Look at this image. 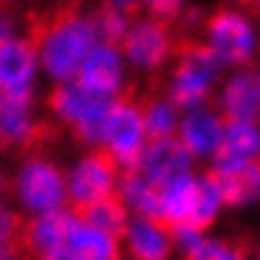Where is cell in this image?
I'll return each mask as SVG.
<instances>
[{
  "label": "cell",
  "mask_w": 260,
  "mask_h": 260,
  "mask_svg": "<svg viewBox=\"0 0 260 260\" xmlns=\"http://www.w3.org/2000/svg\"><path fill=\"white\" fill-rule=\"evenodd\" d=\"M192 166L190 150L181 144L179 137H161L154 141H146L141 154V172L150 183L157 187L166 185L179 174H185Z\"/></svg>",
  "instance_id": "obj_10"
},
{
  "label": "cell",
  "mask_w": 260,
  "mask_h": 260,
  "mask_svg": "<svg viewBox=\"0 0 260 260\" xmlns=\"http://www.w3.org/2000/svg\"><path fill=\"white\" fill-rule=\"evenodd\" d=\"M207 36L218 62L247 64L253 55V34L249 22L236 11L220 9L207 20Z\"/></svg>",
  "instance_id": "obj_7"
},
{
  "label": "cell",
  "mask_w": 260,
  "mask_h": 260,
  "mask_svg": "<svg viewBox=\"0 0 260 260\" xmlns=\"http://www.w3.org/2000/svg\"><path fill=\"white\" fill-rule=\"evenodd\" d=\"M108 3H113L128 20H135L141 14V0H108Z\"/></svg>",
  "instance_id": "obj_27"
},
{
  "label": "cell",
  "mask_w": 260,
  "mask_h": 260,
  "mask_svg": "<svg viewBox=\"0 0 260 260\" xmlns=\"http://www.w3.org/2000/svg\"><path fill=\"white\" fill-rule=\"evenodd\" d=\"M27 27L29 42L40 51L47 73L62 82L73 80L97 42L93 20L80 14V0H60L49 11H34Z\"/></svg>",
  "instance_id": "obj_1"
},
{
  "label": "cell",
  "mask_w": 260,
  "mask_h": 260,
  "mask_svg": "<svg viewBox=\"0 0 260 260\" xmlns=\"http://www.w3.org/2000/svg\"><path fill=\"white\" fill-rule=\"evenodd\" d=\"M0 5H5V0H0Z\"/></svg>",
  "instance_id": "obj_30"
},
{
  "label": "cell",
  "mask_w": 260,
  "mask_h": 260,
  "mask_svg": "<svg viewBox=\"0 0 260 260\" xmlns=\"http://www.w3.org/2000/svg\"><path fill=\"white\" fill-rule=\"evenodd\" d=\"M249 236L230 240H199L187 251V260H249Z\"/></svg>",
  "instance_id": "obj_21"
},
{
  "label": "cell",
  "mask_w": 260,
  "mask_h": 260,
  "mask_svg": "<svg viewBox=\"0 0 260 260\" xmlns=\"http://www.w3.org/2000/svg\"><path fill=\"white\" fill-rule=\"evenodd\" d=\"M199 185L197 179L190 174H179L166 185L159 187V218L154 225H159L168 236H170L172 227L185 223L187 216L192 214V207L197 203Z\"/></svg>",
  "instance_id": "obj_12"
},
{
  "label": "cell",
  "mask_w": 260,
  "mask_h": 260,
  "mask_svg": "<svg viewBox=\"0 0 260 260\" xmlns=\"http://www.w3.org/2000/svg\"><path fill=\"white\" fill-rule=\"evenodd\" d=\"M71 249L80 251L84 258L88 260H121L119 243L115 238L106 236V234L77 223L73 230L69 232L67 240H64Z\"/></svg>",
  "instance_id": "obj_19"
},
{
  "label": "cell",
  "mask_w": 260,
  "mask_h": 260,
  "mask_svg": "<svg viewBox=\"0 0 260 260\" xmlns=\"http://www.w3.org/2000/svg\"><path fill=\"white\" fill-rule=\"evenodd\" d=\"M141 3L148 5L152 18L164 20V22H172L174 18L179 16V9H181L183 0H141Z\"/></svg>",
  "instance_id": "obj_25"
},
{
  "label": "cell",
  "mask_w": 260,
  "mask_h": 260,
  "mask_svg": "<svg viewBox=\"0 0 260 260\" xmlns=\"http://www.w3.org/2000/svg\"><path fill=\"white\" fill-rule=\"evenodd\" d=\"M38 51L29 40H9L0 47V86H27L36 73Z\"/></svg>",
  "instance_id": "obj_17"
},
{
  "label": "cell",
  "mask_w": 260,
  "mask_h": 260,
  "mask_svg": "<svg viewBox=\"0 0 260 260\" xmlns=\"http://www.w3.org/2000/svg\"><path fill=\"white\" fill-rule=\"evenodd\" d=\"M225 133V123L214 110H199L181 123L179 139L192 157H207L216 150Z\"/></svg>",
  "instance_id": "obj_15"
},
{
  "label": "cell",
  "mask_w": 260,
  "mask_h": 260,
  "mask_svg": "<svg viewBox=\"0 0 260 260\" xmlns=\"http://www.w3.org/2000/svg\"><path fill=\"white\" fill-rule=\"evenodd\" d=\"M90 20L95 24L97 38H102L104 44L113 49H121V42L128 34V18L115 7L113 3H102L95 9V14L90 16Z\"/></svg>",
  "instance_id": "obj_22"
},
{
  "label": "cell",
  "mask_w": 260,
  "mask_h": 260,
  "mask_svg": "<svg viewBox=\"0 0 260 260\" xmlns=\"http://www.w3.org/2000/svg\"><path fill=\"white\" fill-rule=\"evenodd\" d=\"M197 185H199V194H197V203L192 207V214L187 216L185 225L194 227L199 234L205 232L207 227L212 225L214 216L218 212V205H220V192H218V183H216V177H214V170H205L201 177L197 179Z\"/></svg>",
  "instance_id": "obj_20"
},
{
  "label": "cell",
  "mask_w": 260,
  "mask_h": 260,
  "mask_svg": "<svg viewBox=\"0 0 260 260\" xmlns=\"http://www.w3.org/2000/svg\"><path fill=\"white\" fill-rule=\"evenodd\" d=\"M77 225L69 210L40 212L38 216L22 225L18 243H20L22 260H42L44 253L67 240L69 232Z\"/></svg>",
  "instance_id": "obj_8"
},
{
  "label": "cell",
  "mask_w": 260,
  "mask_h": 260,
  "mask_svg": "<svg viewBox=\"0 0 260 260\" xmlns=\"http://www.w3.org/2000/svg\"><path fill=\"white\" fill-rule=\"evenodd\" d=\"M77 80L84 88L95 90V93H108L115 95L121 88V60L119 49H113L108 44L93 47L88 55L84 57L75 73Z\"/></svg>",
  "instance_id": "obj_11"
},
{
  "label": "cell",
  "mask_w": 260,
  "mask_h": 260,
  "mask_svg": "<svg viewBox=\"0 0 260 260\" xmlns=\"http://www.w3.org/2000/svg\"><path fill=\"white\" fill-rule=\"evenodd\" d=\"M11 36H14V18L5 9V5H0V47L9 42Z\"/></svg>",
  "instance_id": "obj_26"
},
{
  "label": "cell",
  "mask_w": 260,
  "mask_h": 260,
  "mask_svg": "<svg viewBox=\"0 0 260 260\" xmlns=\"http://www.w3.org/2000/svg\"><path fill=\"white\" fill-rule=\"evenodd\" d=\"M128 253L133 260H166L170 256V236L146 216H135L126 230Z\"/></svg>",
  "instance_id": "obj_16"
},
{
  "label": "cell",
  "mask_w": 260,
  "mask_h": 260,
  "mask_svg": "<svg viewBox=\"0 0 260 260\" xmlns=\"http://www.w3.org/2000/svg\"><path fill=\"white\" fill-rule=\"evenodd\" d=\"M102 144L113 154L119 172L141 170L144 154V119L139 110V95L135 86L119 88L102 121Z\"/></svg>",
  "instance_id": "obj_2"
},
{
  "label": "cell",
  "mask_w": 260,
  "mask_h": 260,
  "mask_svg": "<svg viewBox=\"0 0 260 260\" xmlns=\"http://www.w3.org/2000/svg\"><path fill=\"white\" fill-rule=\"evenodd\" d=\"M31 130H34V121L29 119V110L0 108V150L18 148L24 152Z\"/></svg>",
  "instance_id": "obj_23"
},
{
  "label": "cell",
  "mask_w": 260,
  "mask_h": 260,
  "mask_svg": "<svg viewBox=\"0 0 260 260\" xmlns=\"http://www.w3.org/2000/svg\"><path fill=\"white\" fill-rule=\"evenodd\" d=\"M73 218L77 223L93 227V230L106 234V236L115 238L117 243H121L126 238L128 230V207L121 201L119 192H110L108 197H104L95 203H90L86 207H82L80 212L73 214Z\"/></svg>",
  "instance_id": "obj_14"
},
{
  "label": "cell",
  "mask_w": 260,
  "mask_h": 260,
  "mask_svg": "<svg viewBox=\"0 0 260 260\" xmlns=\"http://www.w3.org/2000/svg\"><path fill=\"white\" fill-rule=\"evenodd\" d=\"M0 260H22V251H20L18 238L0 243Z\"/></svg>",
  "instance_id": "obj_28"
},
{
  "label": "cell",
  "mask_w": 260,
  "mask_h": 260,
  "mask_svg": "<svg viewBox=\"0 0 260 260\" xmlns=\"http://www.w3.org/2000/svg\"><path fill=\"white\" fill-rule=\"evenodd\" d=\"M139 110L144 119V137L154 141L161 137H170L177 128V108L157 90L148 95H139Z\"/></svg>",
  "instance_id": "obj_18"
},
{
  "label": "cell",
  "mask_w": 260,
  "mask_h": 260,
  "mask_svg": "<svg viewBox=\"0 0 260 260\" xmlns=\"http://www.w3.org/2000/svg\"><path fill=\"white\" fill-rule=\"evenodd\" d=\"M172 29L170 22L164 20H144L133 31H128L121 42V51L128 55V60L141 69H159L172 53Z\"/></svg>",
  "instance_id": "obj_9"
},
{
  "label": "cell",
  "mask_w": 260,
  "mask_h": 260,
  "mask_svg": "<svg viewBox=\"0 0 260 260\" xmlns=\"http://www.w3.org/2000/svg\"><path fill=\"white\" fill-rule=\"evenodd\" d=\"M115 95L95 93L84 88L80 82H67L55 86L47 97V106L53 110L71 135L80 144H100L102 121Z\"/></svg>",
  "instance_id": "obj_4"
},
{
  "label": "cell",
  "mask_w": 260,
  "mask_h": 260,
  "mask_svg": "<svg viewBox=\"0 0 260 260\" xmlns=\"http://www.w3.org/2000/svg\"><path fill=\"white\" fill-rule=\"evenodd\" d=\"M117 177H119V166L115 157L104 146L95 148L71 172L64 205H69V212L75 214L82 207L108 197L110 192H115Z\"/></svg>",
  "instance_id": "obj_5"
},
{
  "label": "cell",
  "mask_w": 260,
  "mask_h": 260,
  "mask_svg": "<svg viewBox=\"0 0 260 260\" xmlns=\"http://www.w3.org/2000/svg\"><path fill=\"white\" fill-rule=\"evenodd\" d=\"M11 194H16L20 203L36 214L60 210L67 203V179L51 161L29 159L11 181Z\"/></svg>",
  "instance_id": "obj_6"
},
{
  "label": "cell",
  "mask_w": 260,
  "mask_h": 260,
  "mask_svg": "<svg viewBox=\"0 0 260 260\" xmlns=\"http://www.w3.org/2000/svg\"><path fill=\"white\" fill-rule=\"evenodd\" d=\"M177 55L174 82L168 88V100L174 108H197L210 102V86L218 77L220 62L212 47H205L192 38H181L172 44Z\"/></svg>",
  "instance_id": "obj_3"
},
{
  "label": "cell",
  "mask_w": 260,
  "mask_h": 260,
  "mask_svg": "<svg viewBox=\"0 0 260 260\" xmlns=\"http://www.w3.org/2000/svg\"><path fill=\"white\" fill-rule=\"evenodd\" d=\"M24 220L18 212H11L9 207H5L0 203V243L5 240H14L20 236V230H22Z\"/></svg>",
  "instance_id": "obj_24"
},
{
  "label": "cell",
  "mask_w": 260,
  "mask_h": 260,
  "mask_svg": "<svg viewBox=\"0 0 260 260\" xmlns=\"http://www.w3.org/2000/svg\"><path fill=\"white\" fill-rule=\"evenodd\" d=\"M240 3H243V5H245V7H247V9H249V7H251L253 11H256V9H258V0H240Z\"/></svg>",
  "instance_id": "obj_29"
},
{
  "label": "cell",
  "mask_w": 260,
  "mask_h": 260,
  "mask_svg": "<svg viewBox=\"0 0 260 260\" xmlns=\"http://www.w3.org/2000/svg\"><path fill=\"white\" fill-rule=\"evenodd\" d=\"M223 123L230 121H258V71L245 69L232 77L223 95L220 108Z\"/></svg>",
  "instance_id": "obj_13"
}]
</instances>
